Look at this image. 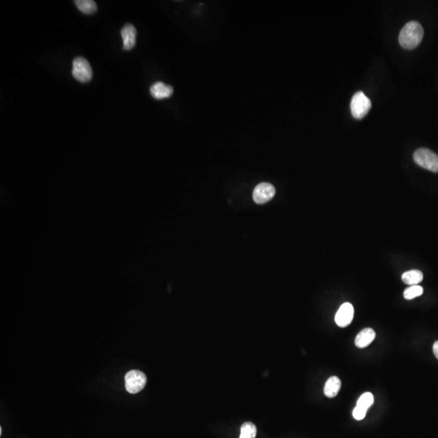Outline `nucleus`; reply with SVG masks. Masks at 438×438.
Listing matches in <instances>:
<instances>
[{
    "instance_id": "dca6fc26",
    "label": "nucleus",
    "mask_w": 438,
    "mask_h": 438,
    "mask_svg": "<svg viewBox=\"0 0 438 438\" xmlns=\"http://www.w3.org/2000/svg\"><path fill=\"white\" fill-rule=\"evenodd\" d=\"M373 402H374L373 395L369 392L364 393V395H362L360 399H358L356 406L368 410L371 406L373 405Z\"/></svg>"
},
{
    "instance_id": "f3484780",
    "label": "nucleus",
    "mask_w": 438,
    "mask_h": 438,
    "mask_svg": "<svg viewBox=\"0 0 438 438\" xmlns=\"http://www.w3.org/2000/svg\"><path fill=\"white\" fill-rule=\"evenodd\" d=\"M366 409H364V408H360V407H358L356 406L355 407V409L353 410V417L355 419V420H357V421H361L366 416Z\"/></svg>"
},
{
    "instance_id": "9b49d317",
    "label": "nucleus",
    "mask_w": 438,
    "mask_h": 438,
    "mask_svg": "<svg viewBox=\"0 0 438 438\" xmlns=\"http://www.w3.org/2000/svg\"><path fill=\"white\" fill-rule=\"evenodd\" d=\"M341 388V381L338 377H329L327 380L324 388L325 395L328 398H334L337 396Z\"/></svg>"
},
{
    "instance_id": "f8f14e48",
    "label": "nucleus",
    "mask_w": 438,
    "mask_h": 438,
    "mask_svg": "<svg viewBox=\"0 0 438 438\" xmlns=\"http://www.w3.org/2000/svg\"><path fill=\"white\" fill-rule=\"evenodd\" d=\"M423 273L418 270L407 271L402 275V280L404 284L408 285H418L420 283L423 281Z\"/></svg>"
},
{
    "instance_id": "f257e3e1",
    "label": "nucleus",
    "mask_w": 438,
    "mask_h": 438,
    "mask_svg": "<svg viewBox=\"0 0 438 438\" xmlns=\"http://www.w3.org/2000/svg\"><path fill=\"white\" fill-rule=\"evenodd\" d=\"M424 28L419 22L410 21L405 24L399 33V43L404 48L412 50L423 39Z\"/></svg>"
},
{
    "instance_id": "0eeeda50",
    "label": "nucleus",
    "mask_w": 438,
    "mask_h": 438,
    "mask_svg": "<svg viewBox=\"0 0 438 438\" xmlns=\"http://www.w3.org/2000/svg\"><path fill=\"white\" fill-rule=\"evenodd\" d=\"M354 317V307L350 303H344L339 307L335 315V322L339 327H347Z\"/></svg>"
},
{
    "instance_id": "f03ea898",
    "label": "nucleus",
    "mask_w": 438,
    "mask_h": 438,
    "mask_svg": "<svg viewBox=\"0 0 438 438\" xmlns=\"http://www.w3.org/2000/svg\"><path fill=\"white\" fill-rule=\"evenodd\" d=\"M416 163L433 172H438V155L429 148H418L413 155Z\"/></svg>"
},
{
    "instance_id": "4468645a",
    "label": "nucleus",
    "mask_w": 438,
    "mask_h": 438,
    "mask_svg": "<svg viewBox=\"0 0 438 438\" xmlns=\"http://www.w3.org/2000/svg\"><path fill=\"white\" fill-rule=\"evenodd\" d=\"M257 436V427L251 422H246L241 426L240 438H255Z\"/></svg>"
},
{
    "instance_id": "6e6552de",
    "label": "nucleus",
    "mask_w": 438,
    "mask_h": 438,
    "mask_svg": "<svg viewBox=\"0 0 438 438\" xmlns=\"http://www.w3.org/2000/svg\"><path fill=\"white\" fill-rule=\"evenodd\" d=\"M121 36L123 39V49L130 50L135 46L137 29L132 24H125L121 29Z\"/></svg>"
},
{
    "instance_id": "ddd939ff",
    "label": "nucleus",
    "mask_w": 438,
    "mask_h": 438,
    "mask_svg": "<svg viewBox=\"0 0 438 438\" xmlns=\"http://www.w3.org/2000/svg\"><path fill=\"white\" fill-rule=\"evenodd\" d=\"M75 4L81 12L86 15H91L97 11L96 2L92 0H76Z\"/></svg>"
},
{
    "instance_id": "9d476101",
    "label": "nucleus",
    "mask_w": 438,
    "mask_h": 438,
    "mask_svg": "<svg viewBox=\"0 0 438 438\" xmlns=\"http://www.w3.org/2000/svg\"><path fill=\"white\" fill-rule=\"evenodd\" d=\"M376 338V333L373 329L366 328L362 329L355 339V344L359 348H364L371 344Z\"/></svg>"
},
{
    "instance_id": "1a4fd4ad",
    "label": "nucleus",
    "mask_w": 438,
    "mask_h": 438,
    "mask_svg": "<svg viewBox=\"0 0 438 438\" xmlns=\"http://www.w3.org/2000/svg\"><path fill=\"white\" fill-rule=\"evenodd\" d=\"M151 95L155 99H165L171 96L173 94V88L170 85H166L162 82H156L150 88Z\"/></svg>"
},
{
    "instance_id": "39448f33",
    "label": "nucleus",
    "mask_w": 438,
    "mask_h": 438,
    "mask_svg": "<svg viewBox=\"0 0 438 438\" xmlns=\"http://www.w3.org/2000/svg\"><path fill=\"white\" fill-rule=\"evenodd\" d=\"M147 378L139 370H132L125 376V386L130 394H138L146 386Z\"/></svg>"
},
{
    "instance_id": "423d86ee",
    "label": "nucleus",
    "mask_w": 438,
    "mask_h": 438,
    "mask_svg": "<svg viewBox=\"0 0 438 438\" xmlns=\"http://www.w3.org/2000/svg\"><path fill=\"white\" fill-rule=\"evenodd\" d=\"M275 188L272 184L262 183L258 184L253 191V200L258 204H264L271 201L275 196Z\"/></svg>"
},
{
    "instance_id": "7ed1b4c3",
    "label": "nucleus",
    "mask_w": 438,
    "mask_h": 438,
    "mask_svg": "<svg viewBox=\"0 0 438 438\" xmlns=\"http://www.w3.org/2000/svg\"><path fill=\"white\" fill-rule=\"evenodd\" d=\"M372 103L370 99L363 93L357 92L351 99V111L354 118L360 120L364 118L370 111Z\"/></svg>"
},
{
    "instance_id": "2eb2a0df",
    "label": "nucleus",
    "mask_w": 438,
    "mask_h": 438,
    "mask_svg": "<svg viewBox=\"0 0 438 438\" xmlns=\"http://www.w3.org/2000/svg\"><path fill=\"white\" fill-rule=\"evenodd\" d=\"M424 289L419 285L412 286L404 291V296L406 299H412L423 294Z\"/></svg>"
},
{
    "instance_id": "20e7f679",
    "label": "nucleus",
    "mask_w": 438,
    "mask_h": 438,
    "mask_svg": "<svg viewBox=\"0 0 438 438\" xmlns=\"http://www.w3.org/2000/svg\"><path fill=\"white\" fill-rule=\"evenodd\" d=\"M72 76L81 83L91 81L93 71L90 63L82 57H77L72 63Z\"/></svg>"
},
{
    "instance_id": "a211bd4d",
    "label": "nucleus",
    "mask_w": 438,
    "mask_h": 438,
    "mask_svg": "<svg viewBox=\"0 0 438 438\" xmlns=\"http://www.w3.org/2000/svg\"><path fill=\"white\" fill-rule=\"evenodd\" d=\"M433 349H434V355H435V356H436L437 359L438 360V341L434 342V348Z\"/></svg>"
}]
</instances>
